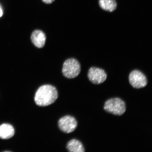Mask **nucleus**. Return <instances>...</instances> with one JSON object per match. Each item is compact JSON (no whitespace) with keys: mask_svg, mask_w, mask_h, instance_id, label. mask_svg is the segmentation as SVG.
Here are the masks:
<instances>
[{"mask_svg":"<svg viewBox=\"0 0 152 152\" xmlns=\"http://www.w3.org/2000/svg\"><path fill=\"white\" fill-rule=\"evenodd\" d=\"M58 96L56 89L53 86L46 85L42 86L38 89L34 99L37 105L46 106L54 103Z\"/></svg>","mask_w":152,"mask_h":152,"instance_id":"nucleus-1","label":"nucleus"},{"mask_svg":"<svg viewBox=\"0 0 152 152\" xmlns=\"http://www.w3.org/2000/svg\"><path fill=\"white\" fill-rule=\"evenodd\" d=\"M104 109L106 112L114 115H121L126 111V106L122 99L115 98L106 101L104 103Z\"/></svg>","mask_w":152,"mask_h":152,"instance_id":"nucleus-2","label":"nucleus"},{"mask_svg":"<svg viewBox=\"0 0 152 152\" xmlns=\"http://www.w3.org/2000/svg\"><path fill=\"white\" fill-rule=\"evenodd\" d=\"M80 64L75 58L68 59L64 62L63 66L62 73L67 78L73 79L77 77L80 73Z\"/></svg>","mask_w":152,"mask_h":152,"instance_id":"nucleus-3","label":"nucleus"},{"mask_svg":"<svg viewBox=\"0 0 152 152\" xmlns=\"http://www.w3.org/2000/svg\"><path fill=\"white\" fill-rule=\"evenodd\" d=\"M130 84L134 88L140 89L145 87L147 84V77L141 71L134 70L129 76Z\"/></svg>","mask_w":152,"mask_h":152,"instance_id":"nucleus-4","label":"nucleus"},{"mask_svg":"<svg viewBox=\"0 0 152 152\" xmlns=\"http://www.w3.org/2000/svg\"><path fill=\"white\" fill-rule=\"evenodd\" d=\"M88 77L91 83L99 85L105 81L107 79V75L104 70L101 68L92 67L88 70Z\"/></svg>","mask_w":152,"mask_h":152,"instance_id":"nucleus-5","label":"nucleus"},{"mask_svg":"<svg viewBox=\"0 0 152 152\" xmlns=\"http://www.w3.org/2000/svg\"><path fill=\"white\" fill-rule=\"evenodd\" d=\"M77 120L73 117L66 115L61 118L58 121V126L60 130L66 133L74 132L77 126Z\"/></svg>","mask_w":152,"mask_h":152,"instance_id":"nucleus-6","label":"nucleus"},{"mask_svg":"<svg viewBox=\"0 0 152 152\" xmlns=\"http://www.w3.org/2000/svg\"><path fill=\"white\" fill-rule=\"evenodd\" d=\"M31 39L33 44L38 48H41L45 46L46 37L41 30H36L32 33Z\"/></svg>","mask_w":152,"mask_h":152,"instance_id":"nucleus-7","label":"nucleus"},{"mask_svg":"<svg viewBox=\"0 0 152 152\" xmlns=\"http://www.w3.org/2000/svg\"><path fill=\"white\" fill-rule=\"evenodd\" d=\"M15 134V130L12 125L3 124L0 125V138L7 140L12 137Z\"/></svg>","mask_w":152,"mask_h":152,"instance_id":"nucleus-8","label":"nucleus"},{"mask_svg":"<svg viewBox=\"0 0 152 152\" xmlns=\"http://www.w3.org/2000/svg\"><path fill=\"white\" fill-rule=\"evenodd\" d=\"M99 5L102 9L109 12L115 11L117 6L115 0H99Z\"/></svg>","mask_w":152,"mask_h":152,"instance_id":"nucleus-9","label":"nucleus"},{"mask_svg":"<svg viewBox=\"0 0 152 152\" xmlns=\"http://www.w3.org/2000/svg\"><path fill=\"white\" fill-rule=\"evenodd\" d=\"M66 148L71 152H84V147L81 142L76 139H73L68 142Z\"/></svg>","mask_w":152,"mask_h":152,"instance_id":"nucleus-10","label":"nucleus"},{"mask_svg":"<svg viewBox=\"0 0 152 152\" xmlns=\"http://www.w3.org/2000/svg\"><path fill=\"white\" fill-rule=\"evenodd\" d=\"M55 0H42L44 3L47 4H50L54 2Z\"/></svg>","mask_w":152,"mask_h":152,"instance_id":"nucleus-11","label":"nucleus"},{"mask_svg":"<svg viewBox=\"0 0 152 152\" xmlns=\"http://www.w3.org/2000/svg\"><path fill=\"white\" fill-rule=\"evenodd\" d=\"M3 14V11L2 10L1 7H0V18H1V17L2 16Z\"/></svg>","mask_w":152,"mask_h":152,"instance_id":"nucleus-12","label":"nucleus"}]
</instances>
